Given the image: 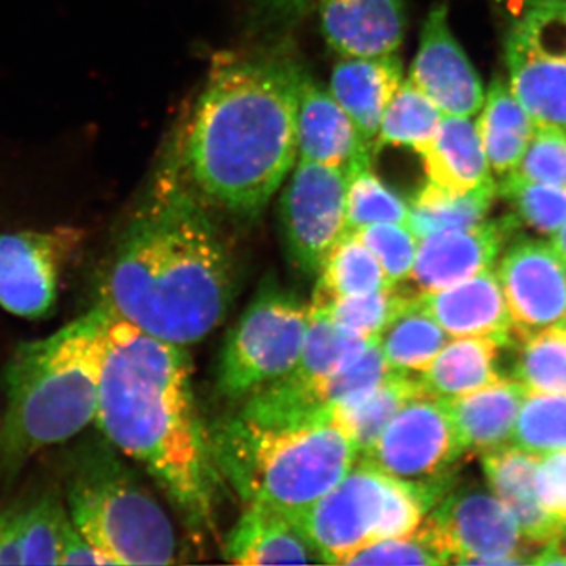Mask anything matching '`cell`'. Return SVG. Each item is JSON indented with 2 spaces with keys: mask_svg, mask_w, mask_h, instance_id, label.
Segmentation results:
<instances>
[{
  "mask_svg": "<svg viewBox=\"0 0 566 566\" xmlns=\"http://www.w3.org/2000/svg\"><path fill=\"white\" fill-rule=\"evenodd\" d=\"M419 531L444 565L534 564L542 551L493 491L482 485L453 486L424 516Z\"/></svg>",
  "mask_w": 566,
  "mask_h": 566,
  "instance_id": "30bf717a",
  "label": "cell"
},
{
  "mask_svg": "<svg viewBox=\"0 0 566 566\" xmlns=\"http://www.w3.org/2000/svg\"><path fill=\"white\" fill-rule=\"evenodd\" d=\"M65 506L73 526L112 565H169L178 560L172 520L118 450L88 447L71 465Z\"/></svg>",
  "mask_w": 566,
  "mask_h": 566,
  "instance_id": "8992f818",
  "label": "cell"
},
{
  "mask_svg": "<svg viewBox=\"0 0 566 566\" xmlns=\"http://www.w3.org/2000/svg\"><path fill=\"white\" fill-rule=\"evenodd\" d=\"M409 81L444 115L475 117L485 103V88L449 24V7H431L420 33Z\"/></svg>",
  "mask_w": 566,
  "mask_h": 566,
  "instance_id": "9a60e30c",
  "label": "cell"
},
{
  "mask_svg": "<svg viewBox=\"0 0 566 566\" xmlns=\"http://www.w3.org/2000/svg\"><path fill=\"white\" fill-rule=\"evenodd\" d=\"M363 243L374 252L389 285H401L411 275L419 238L406 223H374L357 230Z\"/></svg>",
  "mask_w": 566,
  "mask_h": 566,
  "instance_id": "f35d334b",
  "label": "cell"
},
{
  "mask_svg": "<svg viewBox=\"0 0 566 566\" xmlns=\"http://www.w3.org/2000/svg\"><path fill=\"white\" fill-rule=\"evenodd\" d=\"M527 392L515 379L504 378L475 392L444 398L465 453L485 455L510 446Z\"/></svg>",
  "mask_w": 566,
  "mask_h": 566,
  "instance_id": "d4e9b609",
  "label": "cell"
},
{
  "mask_svg": "<svg viewBox=\"0 0 566 566\" xmlns=\"http://www.w3.org/2000/svg\"><path fill=\"white\" fill-rule=\"evenodd\" d=\"M61 565H112L109 558L88 543L70 523L63 539Z\"/></svg>",
  "mask_w": 566,
  "mask_h": 566,
  "instance_id": "7bdbcfd3",
  "label": "cell"
},
{
  "mask_svg": "<svg viewBox=\"0 0 566 566\" xmlns=\"http://www.w3.org/2000/svg\"><path fill=\"white\" fill-rule=\"evenodd\" d=\"M370 144L329 91L304 76L297 109V159L324 164L346 175L371 163Z\"/></svg>",
  "mask_w": 566,
  "mask_h": 566,
  "instance_id": "ac0fdd59",
  "label": "cell"
},
{
  "mask_svg": "<svg viewBox=\"0 0 566 566\" xmlns=\"http://www.w3.org/2000/svg\"><path fill=\"white\" fill-rule=\"evenodd\" d=\"M387 285L385 271L374 252L357 232H345L323 260L312 305L324 307L340 297L359 296Z\"/></svg>",
  "mask_w": 566,
  "mask_h": 566,
  "instance_id": "4dcf8cb0",
  "label": "cell"
},
{
  "mask_svg": "<svg viewBox=\"0 0 566 566\" xmlns=\"http://www.w3.org/2000/svg\"><path fill=\"white\" fill-rule=\"evenodd\" d=\"M345 565H444V562L417 528L412 534L394 536L364 547Z\"/></svg>",
  "mask_w": 566,
  "mask_h": 566,
  "instance_id": "60d3db41",
  "label": "cell"
},
{
  "mask_svg": "<svg viewBox=\"0 0 566 566\" xmlns=\"http://www.w3.org/2000/svg\"><path fill=\"white\" fill-rule=\"evenodd\" d=\"M513 337L566 323V263L551 243L517 237L499 262Z\"/></svg>",
  "mask_w": 566,
  "mask_h": 566,
  "instance_id": "5bb4252c",
  "label": "cell"
},
{
  "mask_svg": "<svg viewBox=\"0 0 566 566\" xmlns=\"http://www.w3.org/2000/svg\"><path fill=\"white\" fill-rule=\"evenodd\" d=\"M501 196L521 226L539 234H553L566 222V186L543 185L509 174L497 182Z\"/></svg>",
  "mask_w": 566,
  "mask_h": 566,
  "instance_id": "8d00e7d4",
  "label": "cell"
},
{
  "mask_svg": "<svg viewBox=\"0 0 566 566\" xmlns=\"http://www.w3.org/2000/svg\"><path fill=\"white\" fill-rule=\"evenodd\" d=\"M416 153L428 181L446 191H474L494 180L474 117L444 115L434 136Z\"/></svg>",
  "mask_w": 566,
  "mask_h": 566,
  "instance_id": "603a6c76",
  "label": "cell"
},
{
  "mask_svg": "<svg viewBox=\"0 0 566 566\" xmlns=\"http://www.w3.org/2000/svg\"><path fill=\"white\" fill-rule=\"evenodd\" d=\"M303 71L274 55L214 62L186 134L189 182L214 207L253 219L297 161Z\"/></svg>",
  "mask_w": 566,
  "mask_h": 566,
  "instance_id": "3957f363",
  "label": "cell"
},
{
  "mask_svg": "<svg viewBox=\"0 0 566 566\" xmlns=\"http://www.w3.org/2000/svg\"><path fill=\"white\" fill-rule=\"evenodd\" d=\"M65 504L43 495L0 513V565H61L70 527Z\"/></svg>",
  "mask_w": 566,
  "mask_h": 566,
  "instance_id": "cb8c5ba5",
  "label": "cell"
},
{
  "mask_svg": "<svg viewBox=\"0 0 566 566\" xmlns=\"http://www.w3.org/2000/svg\"><path fill=\"white\" fill-rule=\"evenodd\" d=\"M449 340L450 335L419 304L417 293L406 300L378 337L389 367L405 374H422Z\"/></svg>",
  "mask_w": 566,
  "mask_h": 566,
  "instance_id": "1f68e13d",
  "label": "cell"
},
{
  "mask_svg": "<svg viewBox=\"0 0 566 566\" xmlns=\"http://www.w3.org/2000/svg\"><path fill=\"white\" fill-rule=\"evenodd\" d=\"M74 229L0 234V307L21 318L54 311L63 263L80 243Z\"/></svg>",
  "mask_w": 566,
  "mask_h": 566,
  "instance_id": "4fadbf2b",
  "label": "cell"
},
{
  "mask_svg": "<svg viewBox=\"0 0 566 566\" xmlns=\"http://www.w3.org/2000/svg\"><path fill=\"white\" fill-rule=\"evenodd\" d=\"M210 442L219 475L245 504L270 505L292 520L329 493L359 458L333 409L283 420L238 415L214 428Z\"/></svg>",
  "mask_w": 566,
  "mask_h": 566,
  "instance_id": "5b68a950",
  "label": "cell"
},
{
  "mask_svg": "<svg viewBox=\"0 0 566 566\" xmlns=\"http://www.w3.org/2000/svg\"><path fill=\"white\" fill-rule=\"evenodd\" d=\"M504 55L536 126L566 128V0H510Z\"/></svg>",
  "mask_w": 566,
  "mask_h": 566,
  "instance_id": "9c48e42d",
  "label": "cell"
},
{
  "mask_svg": "<svg viewBox=\"0 0 566 566\" xmlns=\"http://www.w3.org/2000/svg\"><path fill=\"white\" fill-rule=\"evenodd\" d=\"M311 305L277 283H263L222 346L218 389L245 400L290 374L303 352Z\"/></svg>",
  "mask_w": 566,
  "mask_h": 566,
  "instance_id": "ba28073f",
  "label": "cell"
},
{
  "mask_svg": "<svg viewBox=\"0 0 566 566\" xmlns=\"http://www.w3.org/2000/svg\"><path fill=\"white\" fill-rule=\"evenodd\" d=\"M513 212L485 219L468 229L436 233L419 240L416 262L408 281L416 293L444 290L493 268L506 245L520 233Z\"/></svg>",
  "mask_w": 566,
  "mask_h": 566,
  "instance_id": "2e32d148",
  "label": "cell"
},
{
  "mask_svg": "<svg viewBox=\"0 0 566 566\" xmlns=\"http://www.w3.org/2000/svg\"><path fill=\"white\" fill-rule=\"evenodd\" d=\"M348 175L324 164H294L281 199L283 243L304 275L318 274L327 252L346 232Z\"/></svg>",
  "mask_w": 566,
  "mask_h": 566,
  "instance_id": "7c38bea8",
  "label": "cell"
},
{
  "mask_svg": "<svg viewBox=\"0 0 566 566\" xmlns=\"http://www.w3.org/2000/svg\"><path fill=\"white\" fill-rule=\"evenodd\" d=\"M442 117L444 114L427 95L411 81H403L382 115L374 153L385 147L419 150L438 132Z\"/></svg>",
  "mask_w": 566,
  "mask_h": 566,
  "instance_id": "836d02e7",
  "label": "cell"
},
{
  "mask_svg": "<svg viewBox=\"0 0 566 566\" xmlns=\"http://www.w3.org/2000/svg\"><path fill=\"white\" fill-rule=\"evenodd\" d=\"M264 17L275 21H292L300 18L314 0H251Z\"/></svg>",
  "mask_w": 566,
  "mask_h": 566,
  "instance_id": "ee69618b",
  "label": "cell"
},
{
  "mask_svg": "<svg viewBox=\"0 0 566 566\" xmlns=\"http://www.w3.org/2000/svg\"><path fill=\"white\" fill-rule=\"evenodd\" d=\"M506 349L513 354L512 379L528 392L566 394L565 324L515 335Z\"/></svg>",
  "mask_w": 566,
  "mask_h": 566,
  "instance_id": "d6a6232c",
  "label": "cell"
},
{
  "mask_svg": "<svg viewBox=\"0 0 566 566\" xmlns=\"http://www.w3.org/2000/svg\"><path fill=\"white\" fill-rule=\"evenodd\" d=\"M107 319L109 311L98 304L57 333L18 346L6 374L3 469L14 471L95 423Z\"/></svg>",
  "mask_w": 566,
  "mask_h": 566,
  "instance_id": "277c9868",
  "label": "cell"
},
{
  "mask_svg": "<svg viewBox=\"0 0 566 566\" xmlns=\"http://www.w3.org/2000/svg\"><path fill=\"white\" fill-rule=\"evenodd\" d=\"M539 461L542 457L506 446L485 453L482 464L488 488L509 509L523 534L543 549L566 526L539 501L535 483Z\"/></svg>",
  "mask_w": 566,
  "mask_h": 566,
  "instance_id": "ffe728a7",
  "label": "cell"
},
{
  "mask_svg": "<svg viewBox=\"0 0 566 566\" xmlns=\"http://www.w3.org/2000/svg\"><path fill=\"white\" fill-rule=\"evenodd\" d=\"M368 344L370 342L338 326L323 311L311 305L307 334L300 359L289 375L275 382L292 389L305 390L326 406L322 397L323 382L342 370L345 365L356 360Z\"/></svg>",
  "mask_w": 566,
  "mask_h": 566,
  "instance_id": "4316f807",
  "label": "cell"
},
{
  "mask_svg": "<svg viewBox=\"0 0 566 566\" xmlns=\"http://www.w3.org/2000/svg\"><path fill=\"white\" fill-rule=\"evenodd\" d=\"M476 117L491 170L499 177L512 174L523 159L536 123L517 99L509 82L495 77Z\"/></svg>",
  "mask_w": 566,
  "mask_h": 566,
  "instance_id": "83f0119b",
  "label": "cell"
},
{
  "mask_svg": "<svg viewBox=\"0 0 566 566\" xmlns=\"http://www.w3.org/2000/svg\"><path fill=\"white\" fill-rule=\"evenodd\" d=\"M497 197L495 180L480 186L474 191L458 193L446 191L427 181L409 203L406 226L419 240L436 233L468 229L486 219Z\"/></svg>",
  "mask_w": 566,
  "mask_h": 566,
  "instance_id": "f546056e",
  "label": "cell"
},
{
  "mask_svg": "<svg viewBox=\"0 0 566 566\" xmlns=\"http://www.w3.org/2000/svg\"><path fill=\"white\" fill-rule=\"evenodd\" d=\"M412 293L401 292L398 285H387L376 292L359 296L340 297L333 303L316 307L338 326L359 335L365 340H378L390 319L403 307ZM312 305V304H311Z\"/></svg>",
  "mask_w": 566,
  "mask_h": 566,
  "instance_id": "74e56055",
  "label": "cell"
},
{
  "mask_svg": "<svg viewBox=\"0 0 566 566\" xmlns=\"http://www.w3.org/2000/svg\"><path fill=\"white\" fill-rule=\"evenodd\" d=\"M164 191L126 223L106 271L102 304L170 344H199L221 326L237 294L229 249L191 193Z\"/></svg>",
  "mask_w": 566,
  "mask_h": 566,
  "instance_id": "7a4b0ae2",
  "label": "cell"
},
{
  "mask_svg": "<svg viewBox=\"0 0 566 566\" xmlns=\"http://www.w3.org/2000/svg\"><path fill=\"white\" fill-rule=\"evenodd\" d=\"M455 485H420L357 458L348 474L293 517L323 564H342L364 547L412 534Z\"/></svg>",
  "mask_w": 566,
  "mask_h": 566,
  "instance_id": "52a82bcc",
  "label": "cell"
},
{
  "mask_svg": "<svg viewBox=\"0 0 566 566\" xmlns=\"http://www.w3.org/2000/svg\"><path fill=\"white\" fill-rule=\"evenodd\" d=\"M510 446L538 457L566 449V394L527 392Z\"/></svg>",
  "mask_w": 566,
  "mask_h": 566,
  "instance_id": "e575fe53",
  "label": "cell"
},
{
  "mask_svg": "<svg viewBox=\"0 0 566 566\" xmlns=\"http://www.w3.org/2000/svg\"><path fill=\"white\" fill-rule=\"evenodd\" d=\"M505 348L493 337H458L447 342L420 374V386L433 397L453 398L494 385L504 379L501 353Z\"/></svg>",
  "mask_w": 566,
  "mask_h": 566,
  "instance_id": "484cf974",
  "label": "cell"
},
{
  "mask_svg": "<svg viewBox=\"0 0 566 566\" xmlns=\"http://www.w3.org/2000/svg\"><path fill=\"white\" fill-rule=\"evenodd\" d=\"M551 245H553L554 251H556L566 263V222L556 233L551 234Z\"/></svg>",
  "mask_w": 566,
  "mask_h": 566,
  "instance_id": "f6af8a7d",
  "label": "cell"
},
{
  "mask_svg": "<svg viewBox=\"0 0 566 566\" xmlns=\"http://www.w3.org/2000/svg\"><path fill=\"white\" fill-rule=\"evenodd\" d=\"M464 453L444 398L420 394L400 409L359 458L405 482L452 485L455 465Z\"/></svg>",
  "mask_w": 566,
  "mask_h": 566,
  "instance_id": "8fae6325",
  "label": "cell"
},
{
  "mask_svg": "<svg viewBox=\"0 0 566 566\" xmlns=\"http://www.w3.org/2000/svg\"><path fill=\"white\" fill-rule=\"evenodd\" d=\"M95 424L161 488L185 523L211 528L218 468L192 392L185 346L109 312Z\"/></svg>",
  "mask_w": 566,
  "mask_h": 566,
  "instance_id": "6da1fadb",
  "label": "cell"
},
{
  "mask_svg": "<svg viewBox=\"0 0 566 566\" xmlns=\"http://www.w3.org/2000/svg\"><path fill=\"white\" fill-rule=\"evenodd\" d=\"M422 305L450 337H493L513 344V322L493 268L430 293H417Z\"/></svg>",
  "mask_w": 566,
  "mask_h": 566,
  "instance_id": "d6986e66",
  "label": "cell"
},
{
  "mask_svg": "<svg viewBox=\"0 0 566 566\" xmlns=\"http://www.w3.org/2000/svg\"><path fill=\"white\" fill-rule=\"evenodd\" d=\"M223 557L238 565H290L322 562L292 517L264 504L245 505L226 539Z\"/></svg>",
  "mask_w": 566,
  "mask_h": 566,
  "instance_id": "44dd1931",
  "label": "cell"
},
{
  "mask_svg": "<svg viewBox=\"0 0 566 566\" xmlns=\"http://www.w3.org/2000/svg\"><path fill=\"white\" fill-rule=\"evenodd\" d=\"M565 326H566V323H565Z\"/></svg>",
  "mask_w": 566,
  "mask_h": 566,
  "instance_id": "bcb514c9",
  "label": "cell"
},
{
  "mask_svg": "<svg viewBox=\"0 0 566 566\" xmlns=\"http://www.w3.org/2000/svg\"><path fill=\"white\" fill-rule=\"evenodd\" d=\"M318 13L327 46L344 59L397 54L405 41V0H319Z\"/></svg>",
  "mask_w": 566,
  "mask_h": 566,
  "instance_id": "e0dca14e",
  "label": "cell"
},
{
  "mask_svg": "<svg viewBox=\"0 0 566 566\" xmlns=\"http://www.w3.org/2000/svg\"><path fill=\"white\" fill-rule=\"evenodd\" d=\"M401 84L403 65L397 54L344 59L331 74L329 92L374 145L382 115Z\"/></svg>",
  "mask_w": 566,
  "mask_h": 566,
  "instance_id": "7402d4cb",
  "label": "cell"
},
{
  "mask_svg": "<svg viewBox=\"0 0 566 566\" xmlns=\"http://www.w3.org/2000/svg\"><path fill=\"white\" fill-rule=\"evenodd\" d=\"M512 174L543 185L566 186V128L536 126L523 159Z\"/></svg>",
  "mask_w": 566,
  "mask_h": 566,
  "instance_id": "ab89813d",
  "label": "cell"
},
{
  "mask_svg": "<svg viewBox=\"0 0 566 566\" xmlns=\"http://www.w3.org/2000/svg\"><path fill=\"white\" fill-rule=\"evenodd\" d=\"M420 394L427 392L420 386L419 378L394 370L367 394L334 406L333 416L360 457L378 441L400 409Z\"/></svg>",
  "mask_w": 566,
  "mask_h": 566,
  "instance_id": "f1b7e54d",
  "label": "cell"
},
{
  "mask_svg": "<svg viewBox=\"0 0 566 566\" xmlns=\"http://www.w3.org/2000/svg\"><path fill=\"white\" fill-rule=\"evenodd\" d=\"M409 203L363 164L348 174L346 232H357L374 223H408Z\"/></svg>",
  "mask_w": 566,
  "mask_h": 566,
  "instance_id": "d590c367",
  "label": "cell"
},
{
  "mask_svg": "<svg viewBox=\"0 0 566 566\" xmlns=\"http://www.w3.org/2000/svg\"><path fill=\"white\" fill-rule=\"evenodd\" d=\"M535 483L543 506L566 526V449L542 457Z\"/></svg>",
  "mask_w": 566,
  "mask_h": 566,
  "instance_id": "b9f144b4",
  "label": "cell"
}]
</instances>
